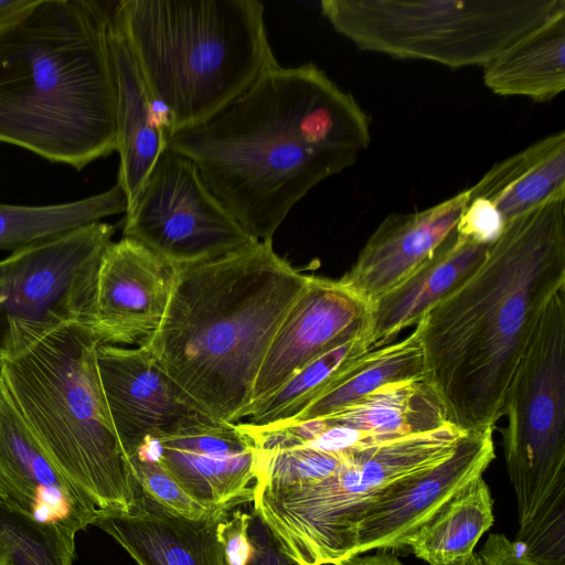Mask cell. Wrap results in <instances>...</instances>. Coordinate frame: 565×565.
<instances>
[{
  "mask_svg": "<svg viewBox=\"0 0 565 565\" xmlns=\"http://www.w3.org/2000/svg\"><path fill=\"white\" fill-rule=\"evenodd\" d=\"M494 427L467 430L444 461L388 489L362 516L352 557L404 548L408 539L495 458Z\"/></svg>",
  "mask_w": 565,
  "mask_h": 565,
  "instance_id": "4fadbf2b",
  "label": "cell"
},
{
  "mask_svg": "<svg viewBox=\"0 0 565 565\" xmlns=\"http://www.w3.org/2000/svg\"><path fill=\"white\" fill-rule=\"evenodd\" d=\"M258 0H119L116 18L168 138L195 127L276 65Z\"/></svg>",
  "mask_w": 565,
  "mask_h": 565,
  "instance_id": "5b68a950",
  "label": "cell"
},
{
  "mask_svg": "<svg viewBox=\"0 0 565 565\" xmlns=\"http://www.w3.org/2000/svg\"><path fill=\"white\" fill-rule=\"evenodd\" d=\"M320 7L360 50L451 68L484 66L565 13V0H322Z\"/></svg>",
  "mask_w": 565,
  "mask_h": 565,
  "instance_id": "9c48e42d",
  "label": "cell"
},
{
  "mask_svg": "<svg viewBox=\"0 0 565 565\" xmlns=\"http://www.w3.org/2000/svg\"><path fill=\"white\" fill-rule=\"evenodd\" d=\"M230 512L190 519L166 509L141 490L130 512L103 513L93 522L137 565H228L218 525Z\"/></svg>",
  "mask_w": 565,
  "mask_h": 565,
  "instance_id": "d6986e66",
  "label": "cell"
},
{
  "mask_svg": "<svg viewBox=\"0 0 565 565\" xmlns=\"http://www.w3.org/2000/svg\"><path fill=\"white\" fill-rule=\"evenodd\" d=\"M34 0H0V29L28 9Z\"/></svg>",
  "mask_w": 565,
  "mask_h": 565,
  "instance_id": "d590c367",
  "label": "cell"
},
{
  "mask_svg": "<svg viewBox=\"0 0 565 565\" xmlns=\"http://www.w3.org/2000/svg\"><path fill=\"white\" fill-rule=\"evenodd\" d=\"M502 416L505 467L518 502L514 541L555 550L565 543V287L536 323Z\"/></svg>",
  "mask_w": 565,
  "mask_h": 565,
  "instance_id": "52a82bcc",
  "label": "cell"
},
{
  "mask_svg": "<svg viewBox=\"0 0 565 565\" xmlns=\"http://www.w3.org/2000/svg\"><path fill=\"white\" fill-rule=\"evenodd\" d=\"M116 2L34 0L0 29V142L77 170L117 151Z\"/></svg>",
  "mask_w": 565,
  "mask_h": 565,
  "instance_id": "277c9868",
  "label": "cell"
},
{
  "mask_svg": "<svg viewBox=\"0 0 565 565\" xmlns=\"http://www.w3.org/2000/svg\"><path fill=\"white\" fill-rule=\"evenodd\" d=\"M564 287L565 193L508 221L481 264L415 327L424 381L450 424L495 427L536 323Z\"/></svg>",
  "mask_w": 565,
  "mask_h": 565,
  "instance_id": "7a4b0ae2",
  "label": "cell"
},
{
  "mask_svg": "<svg viewBox=\"0 0 565 565\" xmlns=\"http://www.w3.org/2000/svg\"><path fill=\"white\" fill-rule=\"evenodd\" d=\"M477 555L481 565H537L525 555L520 543L502 533L489 534Z\"/></svg>",
  "mask_w": 565,
  "mask_h": 565,
  "instance_id": "836d02e7",
  "label": "cell"
},
{
  "mask_svg": "<svg viewBox=\"0 0 565 565\" xmlns=\"http://www.w3.org/2000/svg\"><path fill=\"white\" fill-rule=\"evenodd\" d=\"M153 440L158 460L198 503L226 512L253 503L258 452L238 423Z\"/></svg>",
  "mask_w": 565,
  "mask_h": 565,
  "instance_id": "2e32d148",
  "label": "cell"
},
{
  "mask_svg": "<svg viewBox=\"0 0 565 565\" xmlns=\"http://www.w3.org/2000/svg\"><path fill=\"white\" fill-rule=\"evenodd\" d=\"M565 193V131L551 134L497 162L468 188L490 201L508 222Z\"/></svg>",
  "mask_w": 565,
  "mask_h": 565,
  "instance_id": "603a6c76",
  "label": "cell"
},
{
  "mask_svg": "<svg viewBox=\"0 0 565 565\" xmlns=\"http://www.w3.org/2000/svg\"><path fill=\"white\" fill-rule=\"evenodd\" d=\"M424 375L423 349L413 331L403 340L369 350L359 356L288 424L323 418L383 385L420 381L424 380Z\"/></svg>",
  "mask_w": 565,
  "mask_h": 565,
  "instance_id": "484cf974",
  "label": "cell"
},
{
  "mask_svg": "<svg viewBox=\"0 0 565 565\" xmlns=\"http://www.w3.org/2000/svg\"><path fill=\"white\" fill-rule=\"evenodd\" d=\"M507 222L498 209L483 198H470L455 231L475 242L491 245L503 232Z\"/></svg>",
  "mask_w": 565,
  "mask_h": 565,
  "instance_id": "4dcf8cb0",
  "label": "cell"
},
{
  "mask_svg": "<svg viewBox=\"0 0 565 565\" xmlns=\"http://www.w3.org/2000/svg\"><path fill=\"white\" fill-rule=\"evenodd\" d=\"M0 499L76 535L98 516L46 458L0 373Z\"/></svg>",
  "mask_w": 565,
  "mask_h": 565,
  "instance_id": "e0dca14e",
  "label": "cell"
},
{
  "mask_svg": "<svg viewBox=\"0 0 565 565\" xmlns=\"http://www.w3.org/2000/svg\"><path fill=\"white\" fill-rule=\"evenodd\" d=\"M319 420L330 445L341 452L431 431L449 423L440 399L424 380L383 385Z\"/></svg>",
  "mask_w": 565,
  "mask_h": 565,
  "instance_id": "44dd1931",
  "label": "cell"
},
{
  "mask_svg": "<svg viewBox=\"0 0 565 565\" xmlns=\"http://www.w3.org/2000/svg\"><path fill=\"white\" fill-rule=\"evenodd\" d=\"M483 67V83L500 96L547 102L565 89V13L529 33Z\"/></svg>",
  "mask_w": 565,
  "mask_h": 565,
  "instance_id": "cb8c5ba5",
  "label": "cell"
},
{
  "mask_svg": "<svg viewBox=\"0 0 565 565\" xmlns=\"http://www.w3.org/2000/svg\"><path fill=\"white\" fill-rule=\"evenodd\" d=\"M115 231L100 221L0 259V358L68 323L93 328L98 274Z\"/></svg>",
  "mask_w": 565,
  "mask_h": 565,
  "instance_id": "30bf717a",
  "label": "cell"
},
{
  "mask_svg": "<svg viewBox=\"0 0 565 565\" xmlns=\"http://www.w3.org/2000/svg\"><path fill=\"white\" fill-rule=\"evenodd\" d=\"M130 465L140 490L173 513L199 519L214 511L192 499L159 460L131 459Z\"/></svg>",
  "mask_w": 565,
  "mask_h": 565,
  "instance_id": "f546056e",
  "label": "cell"
},
{
  "mask_svg": "<svg viewBox=\"0 0 565 565\" xmlns=\"http://www.w3.org/2000/svg\"><path fill=\"white\" fill-rule=\"evenodd\" d=\"M175 266L141 243L113 242L102 263L93 330L102 344L139 347L159 328Z\"/></svg>",
  "mask_w": 565,
  "mask_h": 565,
  "instance_id": "9a60e30c",
  "label": "cell"
},
{
  "mask_svg": "<svg viewBox=\"0 0 565 565\" xmlns=\"http://www.w3.org/2000/svg\"><path fill=\"white\" fill-rule=\"evenodd\" d=\"M126 211L127 199L117 183L103 193L68 203L42 206L0 203V250L13 252Z\"/></svg>",
  "mask_w": 565,
  "mask_h": 565,
  "instance_id": "4316f807",
  "label": "cell"
},
{
  "mask_svg": "<svg viewBox=\"0 0 565 565\" xmlns=\"http://www.w3.org/2000/svg\"><path fill=\"white\" fill-rule=\"evenodd\" d=\"M371 118L312 63L263 72L209 120L168 138L256 241L269 242L310 190L356 160Z\"/></svg>",
  "mask_w": 565,
  "mask_h": 565,
  "instance_id": "6da1fadb",
  "label": "cell"
},
{
  "mask_svg": "<svg viewBox=\"0 0 565 565\" xmlns=\"http://www.w3.org/2000/svg\"><path fill=\"white\" fill-rule=\"evenodd\" d=\"M489 247L454 230L426 262L369 305V349L390 344L403 329L416 326L481 264Z\"/></svg>",
  "mask_w": 565,
  "mask_h": 565,
  "instance_id": "7402d4cb",
  "label": "cell"
},
{
  "mask_svg": "<svg viewBox=\"0 0 565 565\" xmlns=\"http://www.w3.org/2000/svg\"><path fill=\"white\" fill-rule=\"evenodd\" d=\"M248 536L250 555L246 565H299L280 546L273 533L254 512H250Z\"/></svg>",
  "mask_w": 565,
  "mask_h": 565,
  "instance_id": "1f68e13d",
  "label": "cell"
},
{
  "mask_svg": "<svg viewBox=\"0 0 565 565\" xmlns=\"http://www.w3.org/2000/svg\"><path fill=\"white\" fill-rule=\"evenodd\" d=\"M468 200L466 189L428 209L387 215L339 282L370 305L433 255L455 230Z\"/></svg>",
  "mask_w": 565,
  "mask_h": 565,
  "instance_id": "ac0fdd59",
  "label": "cell"
},
{
  "mask_svg": "<svg viewBox=\"0 0 565 565\" xmlns=\"http://www.w3.org/2000/svg\"><path fill=\"white\" fill-rule=\"evenodd\" d=\"M93 328L62 326L0 358V373L38 445L71 487L103 513L130 512L140 493L115 431Z\"/></svg>",
  "mask_w": 565,
  "mask_h": 565,
  "instance_id": "8992f818",
  "label": "cell"
},
{
  "mask_svg": "<svg viewBox=\"0 0 565 565\" xmlns=\"http://www.w3.org/2000/svg\"><path fill=\"white\" fill-rule=\"evenodd\" d=\"M250 513L234 510L218 525L228 565H246L252 546L248 536Z\"/></svg>",
  "mask_w": 565,
  "mask_h": 565,
  "instance_id": "d6a6232c",
  "label": "cell"
},
{
  "mask_svg": "<svg viewBox=\"0 0 565 565\" xmlns=\"http://www.w3.org/2000/svg\"><path fill=\"white\" fill-rule=\"evenodd\" d=\"M97 369L115 431L128 460L149 437L164 438L222 424L190 401L143 344H99Z\"/></svg>",
  "mask_w": 565,
  "mask_h": 565,
  "instance_id": "7c38bea8",
  "label": "cell"
},
{
  "mask_svg": "<svg viewBox=\"0 0 565 565\" xmlns=\"http://www.w3.org/2000/svg\"><path fill=\"white\" fill-rule=\"evenodd\" d=\"M465 433L448 423L358 449L321 480L255 488L253 511L299 565H340L352 557L364 513L399 481L447 459Z\"/></svg>",
  "mask_w": 565,
  "mask_h": 565,
  "instance_id": "ba28073f",
  "label": "cell"
},
{
  "mask_svg": "<svg viewBox=\"0 0 565 565\" xmlns=\"http://www.w3.org/2000/svg\"><path fill=\"white\" fill-rule=\"evenodd\" d=\"M309 279L271 241L175 266L162 321L142 344L198 408L241 423L266 351Z\"/></svg>",
  "mask_w": 565,
  "mask_h": 565,
  "instance_id": "3957f363",
  "label": "cell"
},
{
  "mask_svg": "<svg viewBox=\"0 0 565 565\" xmlns=\"http://www.w3.org/2000/svg\"><path fill=\"white\" fill-rule=\"evenodd\" d=\"M369 311V303L339 280L310 276L266 351L244 419L312 360L365 334Z\"/></svg>",
  "mask_w": 565,
  "mask_h": 565,
  "instance_id": "5bb4252c",
  "label": "cell"
},
{
  "mask_svg": "<svg viewBox=\"0 0 565 565\" xmlns=\"http://www.w3.org/2000/svg\"><path fill=\"white\" fill-rule=\"evenodd\" d=\"M463 565H481L477 553H475Z\"/></svg>",
  "mask_w": 565,
  "mask_h": 565,
  "instance_id": "8d00e7d4",
  "label": "cell"
},
{
  "mask_svg": "<svg viewBox=\"0 0 565 565\" xmlns=\"http://www.w3.org/2000/svg\"><path fill=\"white\" fill-rule=\"evenodd\" d=\"M75 534L0 499V565H73Z\"/></svg>",
  "mask_w": 565,
  "mask_h": 565,
  "instance_id": "f1b7e54d",
  "label": "cell"
},
{
  "mask_svg": "<svg viewBox=\"0 0 565 565\" xmlns=\"http://www.w3.org/2000/svg\"><path fill=\"white\" fill-rule=\"evenodd\" d=\"M122 235L173 266L210 260L256 242L212 193L194 162L169 148L125 214Z\"/></svg>",
  "mask_w": 565,
  "mask_h": 565,
  "instance_id": "8fae6325",
  "label": "cell"
},
{
  "mask_svg": "<svg viewBox=\"0 0 565 565\" xmlns=\"http://www.w3.org/2000/svg\"><path fill=\"white\" fill-rule=\"evenodd\" d=\"M340 565H404L391 551L379 550L372 555H355Z\"/></svg>",
  "mask_w": 565,
  "mask_h": 565,
  "instance_id": "e575fe53",
  "label": "cell"
},
{
  "mask_svg": "<svg viewBox=\"0 0 565 565\" xmlns=\"http://www.w3.org/2000/svg\"><path fill=\"white\" fill-rule=\"evenodd\" d=\"M109 45L116 78L117 151L120 158L117 184L126 195L127 213L135 206L166 150L168 134L163 116L116 18V6L109 26Z\"/></svg>",
  "mask_w": 565,
  "mask_h": 565,
  "instance_id": "ffe728a7",
  "label": "cell"
},
{
  "mask_svg": "<svg viewBox=\"0 0 565 565\" xmlns=\"http://www.w3.org/2000/svg\"><path fill=\"white\" fill-rule=\"evenodd\" d=\"M369 350L365 334H361L327 351L296 372L241 423L254 427L288 424Z\"/></svg>",
  "mask_w": 565,
  "mask_h": 565,
  "instance_id": "83f0119b",
  "label": "cell"
},
{
  "mask_svg": "<svg viewBox=\"0 0 565 565\" xmlns=\"http://www.w3.org/2000/svg\"><path fill=\"white\" fill-rule=\"evenodd\" d=\"M493 522V500L481 476L417 529L406 546L428 565H463Z\"/></svg>",
  "mask_w": 565,
  "mask_h": 565,
  "instance_id": "d4e9b609",
  "label": "cell"
}]
</instances>
